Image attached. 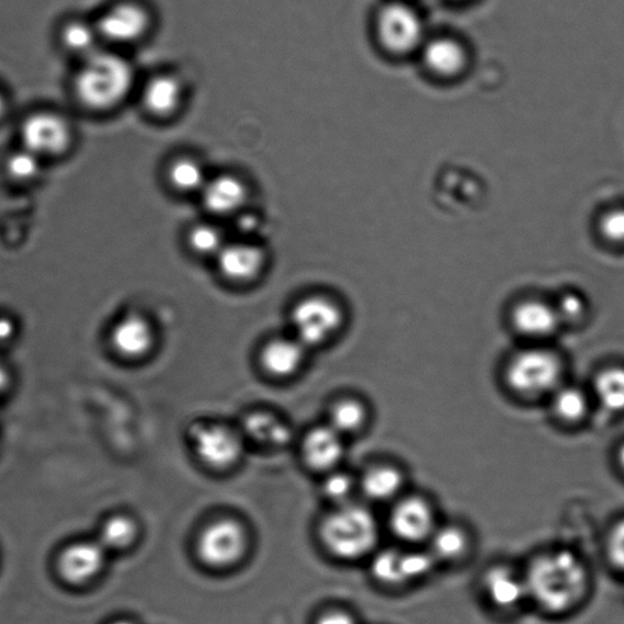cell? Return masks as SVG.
I'll return each mask as SVG.
<instances>
[{
	"instance_id": "cell-43",
	"label": "cell",
	"mask_w": 624,
	"mask_h": 624,
	"mask_svg": "<svg viewBox=\"0 0 624 624\" xmlns=\"http://www.w3.org/2000/svg\"><path fill=\"white\" fill-rule=\"evenodd\" d=\"M112 624H134V623H133V622H129V621L123 620V621H116V622H114V623H112Z\"/></svg>"
},
{
	"instance_id": "cell-24",
	"label": "cell",
	"mask_w": 624,
	"mask_h": 624,
	"mask_svg": "<svg viewBox=\"0 0 624 624\" xmlns=\"http://www.w3.org/2000/svg\"><path fill=\"white\" fill-rule=\"evenodd\" d=\"M429 542V551L438 563L458 560L467 553L469 546L468 534L455 524L436 527Z\"/></svg>"
},
{
	"instance_id": "cell-15",
	"label": "cell",
	"mask_w": 624,
	"mask_h": 624,
	"mask_svg": "<svg viewBox=\"0 0 624 624\" xmlns=\"http://www.w3.org/2000/svg\"><path fill=\"white\" fill-rule=\"evenodd\" d=\"M513 330L533 342H545L563 327L555 305L541 299L520 302L511 313Z\"/></svg>"
},
{
	"instance_id": "cell-5",
	"label": "cell",
	"mask_w": 624,
	"mask_h": 624,
	"mask_svg": "<svg viewBox=\"0 0 624 624\" xmlns=\"http://www.w3.org/2000/svg\"><path fill=\"white\" fill-rule=\"evenodd\" d=\"M320 534L328 552L345 560L365 556L378 541L374 514L353 506L339 509L327 517Z\"/></svg>"
},
{
	"instance_id": "cell-3",
	"label": "cell",
	"mask_w": 624,
	"mask_h": 624,
	"mask_svg": "<svg viewBox=\"0 0 624 624\" xmlns=\"http://www.w3.org/2000/svg\"><path fill=\"white\" fill-rule=\"evenodd\" d=\"M371 34L378 49L394 59L419 56L427 38L426 21L409 0H385L372 13Z\"/></svg>"
},
{
	"instance_id": "cell-40",
	"label": "cell",
	"mask_w": 624,
	"mask_h": 624,
	"mask_svg": "<svg viewBox=\"0 0 624 624\" xmlns=\"http://www.w3.org/2000/svg\"><path fill=\"white\" fill-rule=\"evenodd\" d=\"M7 97L2 91H0V118H2L7 112Z\"/></svg>"
},
{
	"instance_id": "cell-18",
	"label": "cell",
	"mask_w": 624,
	"mask_h": 624,
	"mask_svg": "<svg viewBox=\"0 0 624 624\" xmlns=\"http://www.w3.org/2000/svg\"><path fill=\"white\" fill-rule=\"evenodd\" d=\"M218 268L224 275L235 281H247L258 275L264 265L262 251L248 245L225 246L217 256Z\"/></svg>"
},
{
	"instance_id": "cell-32",
	"label": "cell",
	"mask_w": 624,
	"mask_h": 624,
	"mask_svg": "<svg viewBox=\"0 0 624 624\" xmlns=\"http://www.w3.org/2000/svg\"><path fill=\"white\" fill-rule=\"evenodd\" d=\"M554 305L563 326L579 325L586 320L588 304L578 293H565Z\"/></svg>"
},
{
	"instance_id": "cell-33",
	"label": "cell",
	"mask_w": 624,
	"mask_h": 624,
	"mask_svg": "<svg viewBox=\"0 0 624 624\" xmlns=\"http://www.w3.org/2000/svg\"><path fill=\"white\" fill-rule=\"evenodd\" d=\"M190 242L192 248L203 256H218L225 247L222 232L209 225L196 226L191 234Z\"/></svg>"
},
{
	"instance_id": "cell-35",
	"label": "cell",
	"mask_w": 624,
	"mask_h": 624,
	"mask_svg": "<svg viewBox=\"0 0 624 624\" xmlns=\"http://www.w3.org/2000/svg\"><path fill=\"white\" fill-rule=\"evenodd\" d=\"M610 564L624 574V519L612 525L606 540Z\"/></svg>"
},
{
	"instance_id": "cell-17",
	"label": "cell",
	"mask_w": 624,
	"mask_h": 624,
	"mask_svg": "<svg viewBox=\"0 0 624 624\" xmlns=\"http://www.w3.org/2000/svg\"><path fill=\"white\" fill-rule=\"evenodd\" d=\"M341 435L332 427H320L306 435L303 443L306 464L317 470L334 467L344 452Z\"/></svg>"
},
{
	"instance_id": "cell-11",
	"label": "cell",
	"mask_w": 624,
	"mask_h": 624,
	"mask_svg": "<svg viewBox=\"0 0 624 624\" xmlns=\"http://www.w3.org/2000/svg\"><path fill=\"white\" fill-rule=\"evenodd\" d=\"M24 146L34 155H57L70 144L71 129L63 116L38 112L26 117L21 126Z\"/></svg>"
},
{
	"instance_id": "cell-13",
	"label": "cell",
	"mask_w": 624,
	"mask_h": 624,
	"mask_svg": "<svg viewBox=\"0 0 624 624\" xmlns=\"http://www.w3.org/2000/svg\"><path fill=\"white\" fill-rule=\"evenodd\" d=\"M196 455L207 466L227 468L235 465L243 453L242 441L223 426L196 427L192 434Z\"/></svg>"
},
{
	"instance_id": "cell-19",
	"label": "cell",
	"mask_w": 624,
	"mask_h": 624,
	"mask_svg": "<svg viewBox=\"0 0 624 624\" xmlns=\"http://www.w3.org/2000/svg\"><path fill=\"white\" fill-rule=\"evenodd\" d=\"M207 211L226 215L239 209L246 201L245 184L232 177H220L207 181L202 191Z\"/></svg>"
},
{
	"instance_id": "cell-44",
	"label": "cell",
	"mask_w": 624,
	"mask_h": 624,
	"mask_svg": "<svg viewBox=\"0 0 624 624\" xmlns=\"http://www.w3.org/2000/svg\"><path fill=\"white\" fill-rule=\"evenodd\" d=\"M451 2L463 3V2H468V0H451Z\"/></svg>"
},
{
	"instance_id": "cell-39",
	"label": "cell",
	"mask_w": 624,
	"mask_h": 624,
	"mask_svg": "<svg viewBox=\"0 0 624 624\" xmlns=\"http://www.w3.org/2000/svg\"><path fill=\"white\" fill-rule=\"evenodd\" d=\"M13 324L7 319H0V341H5V339L13 336Z\"/></svg>"
},
{
	"instance_id": "cell-28",
	"label": "cell",
	"mask_w": 624,
	"mask_h": 624,
	"mask_svg": "<svg viewBox=\"0 0 624 624\" xmlns=\"http://www.w3.org/2000/svg\"><path fill=\"white\" fill-rule=\"evenodd\" d=\"M138 535L135 520L117 514L105 521L100 532V542L106 551H123L133 545Z\"/></svg>"
},
{
	"instance_id": "cell-4",
	"label": "cell",
	"mask_w": 624,
	"mask_h": 624,
	"mask_svg": "<svg viewBox=\"0 0 624 624\" xmlns=\"http://www.w3.org/2000/svg\"><path fill=\"white\" fill-rule=\"evenodd\" d=\"M564 375L561 356L541 344L520 350L506 367L507 386L522 398L553 396L563 386Z\"/></svg>"
},
{
	"instance_id": "cell-8",
	"label": "cell",
	"mask_w": 624,
	"mask_h": 624,
	"mask_svg": "<svg viewBox=\"0 0 624 624\" xmlns=\"http://www.w3.org/2000/svg\"><path fill=\"white\" fill-rule=\"evenodd\" d=\"M247 534L242 525L232 520L212 523L200 536L198 555L212 567H227L239 561L247 549Z\"/></svg>"
},
{
	"instance_id": "cell-2",
	"label": "cell",
	"mask_w": 624,
	"mask_h": 624,
	"mask_svg": "<svg viewBox=\"0 0 624 624\" xmlns=\"http://www.w3.org/2000/svg\"><path fill=\"white\" fill-rule=\"evenodd\" d=\"M137 89L133 61L115 49H100L81 60L72 90L76 100L91 112L104 113L123 105Z\"/></svg>"
},
{
	"instance_id": "cell-7",
	"label": "cell",
	"mask_w": 624,
	"mask_h": 624,
	"mask_svg": "<svg viewBox=\"0 0 624 624\" xmlns=\"http://www.w3.org/2000/svg\"><path fill=\"white\" fill-rule=\"evenodd\" d=\"M138 93L144 111L158 120L177 117L190 100L188 81L179 72L171 70L150 75L141 83Z\"/></svg>"
},
{
	"instance_id": "cell-29",
	"label": "cell",
	"mask_w": 624,
	"mask_h": 624,
	"mask_svg": "<svg viewBox=\"0 0 624 624\" xmlns=\"http://www.w3.org/2000/svg\"><path fill=\"white\" fill-rule=\"evenodd\" d=\"M372 575L383 585L394 587L407 585L402 572V552L386 549L378 553L372 563Z\"/></svg>"
},
{
	"instance_id": "cell-14",
	"label": "cell",
	"mask_w": 624,
	"mask_h": 624,
	"mask_svg": "<svg viewBox=\"0 0 624 624\" xmlns=\"http://www.w3.org/2000/svg\"><path fill=\"white\" fill-rule=\"evenodd\" d=\"M106 549L100 542H78L65 547L58 558V571L65 582L81 586L100 576Z\"/></svg>"
},
{
	"instance_id": "cell-38",
	"label": "cell",
	"mask_w": 624,
	"mask_h": 624,
	"mask_svg": "<svg viewBox=\"0 0 624 624\" xmlns=\"http://www.w3.org/2000/svg\"><path fill=\"white\" fill-rule=\"evenodd\" d=\"M316 624H356L355 620L343 611H331L325 613Z\"/></svg>"
},
{
	"instance_id": "cell-37",
	"label": "cell",
	"mask_w": 624,
	"mask_h": 624,
	"mask_svg": "<svg viewBox=\"0 0 624 624\" xmlns=\"http://www.w3.org/2000/svg\"><path fill=\"white\" fill-rule=\"evenodd\" d=\"M352 489L353 480L344 474H333L326 479L324 485L325 495L334 501L347 499Z\"/></svg>"
},
{
	"instance_id": "cell-30",
	"label": "cell",
	"mask_w": 624,
	"mask_h": 624,
	"mask_svg": "<svg viewBox=\"0 0 624 624\" xmlns=\"http://www.w3.org/2000/svg\"><path fill=\"white\" fill-rule=\"evenodd\" d=\"M171 183L180 191H203L207 182L203 168L191 159H181L173 163L170 170Z\"/></svg>"
},
{
	"instance_id": "cell-27",
	"label": "cell",
	"mask_w": 624,
	"mask_h": 624,
	"mask_svg": "<svg viewBox=\"0 0 624 624\" xmlns=\"http://www.w3.org/2000/svg\"><path fill=\"white\" fill-rule=\"evenodd\" d=\"M245 429L254 441L273 446L288 444L292 436L286 423L264 412L249 415L245 422Z\"/></svg>"
},
{
	"instance_id": "cell-34",
	"label": "cell",
	"mask_w": 624,
	"mask_h": 624,
	"mask_svg": "<svg viewBox=\"0 0 624 624\" xmlns=\"http://www.w3.org/2000/svg\"><path fill=\"white\" fill-rule=\"evenodd\" d=\"M599 232L608 243L624 246V207H616L601 216Z\"/></svg>"
},
{
	"instance_id": "cell-31",
	"label": "cell",
	"mask_w": 624,
	"mask_h": 624,
	"mask_svg": "<svg viewBox=\"0 0 624 624\" xmlns=\"http://www.w3.org/2000/svg\"><path fill=\"white\" fill-rule=\"evenodd\" d=\"M366 411L363 405L354 400H345L336 405L331 413V427L338 433H353L363 427Z\"/></svg>"
},
{
	"instance_id": "cell-41",
	"label": "cell",
	"mask_w": 624,
	"mask_h": 624,
	"mask_svg": "<svg viewBox=\"0 0 624 624\" xmlns=\"http://www.w3.org/2000/svg\"><path fill=\"white\" fill-rule=\"evenodd\" d=\"M8 386V375L7 372L0 367V392H3Z\"/></svg>"
},
{
	"instance_id": "cell-23",
	"label": "cell",
	"mask_w": 624,
	"mask_h": 624,
	"mask_svg": "<svg viewBox=\"0 0 624 624\" xmlns=\"http://www.w3.org/2000/svg\"><path fill=\"white\" fill-rule=\"evenodd\" d=\"M594 397L602 410L624 413V366L601 370L594 379Z\"/></svg>"
},
{
	"instance_id": "cell-6",
	"label": "cell",
	"mask_w": 624,
	"mask_h": 624,
	"mask_svg": "<svg viewBox=\"0 0 624 624\" xmlns=\"http://www.w3.org/2000/svg\"><path fill=\"white\" fill-rule=\"evenodd\" d=\"M156 14L139 0H120L95 21L102 42L115 47L137 46L156 29Z\"/></svg>"
},
{
	"instance_id": "cell-22",
	"label": "cell",
	"mask_w": 624,
	"mask_h": 624,
	"mask_svg": "<svg viewBox=\"0 0 624 624\" xmlns=\"http://www.w3.org/2000/svg\"><path fill=\"white\" fill-rule=\"evenodd\" d=\"M101 42L100 32H98L95 24H90L89 21L70 20L60 30L63 48L73 54V56L80 57L81 60L91 57L92 54L100 50Z\"/></svg>"
},
{
	"instance_id": "cell-10",
	"label": "cell",
	"mask_w": 624,
	"mask_h": 624,
	"mask_svg": "<svg viewBox=\"0 0 624 624\" xmlns=\"http://www.w3.org/2000/svg\"><path fill=\"white\" fill-rule=\"evenodd\" d=\"M418 57L427 73L443 81L456 80L463 76L470 59L465 43L452 35L430 36Z\"/></svg>"
},
{
	"instance_id": "cell-16",
	"label": "cell",
	"mask_w": 624,
	"mask_h": 624,
	"mask_svg": "<svg viewBox=\"0 0 624 624\" xmlns=\"http://www.w3.org/2000/svg\"><path fill=\"white\" fill-rule=\"evenodd\" d=\"M484 588L492 606L500 610L518 608L529 599L524 576L503 565L488 569L484 578Z\"/></svg>"
},
{
	"instance_id": "cell-12",
	"label": "cell",
	"mask_w": 624,
	"mask_h": 624,
	"mask_svg": "<svg viewBox=\"0 0 624 624\" xmlns=\"http://www.w3.org/2000/svg\"><path fill=\"white\" fill-rule=\"evenodd\" d=\"M389 525L394 535L410 544L429 542L438 527L431 503L421 497L399 500L390 512Z\"/></svg>"
},
{
	"instance_id": "cell-9",
	"label": "cell",
	"mask_w": 624,
	"mask_h": 624,
	"mask_svg": "<svg viewBox=\"0 0 624 624\" xmlns=\"http://www.w3.org/2000/svg\"><path fill=\"white\" fill-rule=\"evenodd\" d=\"M295 339L306 348L319 345L342 324L338 306L324 298H310L297 305L292 315Z\"/></svg>"
},
{
	"instance_id": "cell-25",
	"label": "cell",
	"mask_w": 624,
	"mask_h": 624,
	"mask_svg": "<svg viewBox=\"0 0 624 624\" xmlns=\"http://www.w3.org/2000/svg\"><path fill=\"white\" fill-rule=\"evenodd\" d=\"M402 486L401 470L390 465L371 468L363 479L365 495L375 501H388L396 498Z\"/></svg>"
},
{
	"instance_id": "cell-42",
	"label": "cell",
	"mask_w": 624,
	"mask_h": 624,
	"mask_svg": "<svg viewBox=\"0 0 624 624\" xmlns=\"http://www.w3.org/2000/svg\"><path fill=\"white\" fill-rule=\"evenodd\" d=\"M617 463L620 468L623 470L624 473V442L621 444V446L619 447V452H617Z\"/></svg>"
},
{
	"instance_id": "cell-1",
	"label": "cell",
	"mask_w": 624,
	"mask_h": 624,
	"mask_svg": "<svg viewBox=\"0 0 624 624\" xmlns=\"http://www.w3.org/2000/svg\"><path fill=\"white\" fill-rule=\"evenodd\" d=\"M523 576L529 599L554 615L577 606L589 587L585 563L569 551H554L536 556Z\"/></svg>"
},
{
	"instance_id": "cell-26",
	"label": "cell",
	"mask_w": 624,
	"mask_h": 624,
	"mask_svg": "<svg viewBox=\"0 0 624 624\" xmlns=\"http://www.w3.org/2000/svg\"><path fill=\"white\" fill-rule=\"evenodd\" d=\"M552 397V409L557 420L567 424H576L587 418L590 404L585 390L563 385Z\"/></svg>"
},
{
	"instance_id": "cell-36",
	"label": "cell",
	"mask_w": 624,
	"mask_h": 624,
	"mask_svg": "<svg viewBox=\"0 0 624 624\" xmlns=\"http://www.w3.org/2000/svg\"><path fill=\"white\" fill-rule=\"evenodd\" d=\"M38 170L36 155L25 149L18 151L8 159V171L13 178L26 180L34 178Z\"/></svg>"
},
{
	"instance_id": "cell-21",
	"label": "cell",
	"mask_w": 624,
	"mask_h": 624,
	"mask_svg": "<svg viewBox=\"0 0 624 624\" xmlns=\"http://www.w3.org/2000/svg\"><path fill=\"white\" fill-rule=\"evenodd\" d=\"M304 349L305 347L298 339H277L270 343L262 353V365L273 376H291L302 365Z\"/></svg>"
},
{
	"instance_id": "cell-20",
	"label": "cell",
	"mask_w": 624,
	"mask_h": 624,
	"mask_svg": "<svg viewBox=\"0 0 624 624\" xmlns=\"http://www.w3.org/2000/svg\"><path fill=\"white\" fill-rule=\"evenodd\" d=\"M112 342L120 354L129 358L145 355L152 342L150 327L140 317H126L115 326Z\"/></svg>"
}]
</instances>
